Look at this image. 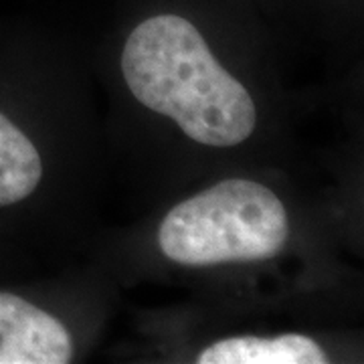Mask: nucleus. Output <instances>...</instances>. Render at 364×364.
I'll list each match as a JSON object with an SVG mask.
<instances>
[{"label": "nucleus", "mask_w": 364, "mask_h": 364, "mask_svg": "<svg viewBox=\"0 0 364 364\" xmlns=\"http://www.w3.org/2000/svg\"><path fill=\"white\" fill-rule=\"evenodd\" d=\"M289 237L284 203L259 182L227 178L182 200L158 229V243L181 265L263 261Z\"/></svg>", "instance_id": "f03ea898"}, {"label": "nucleus", "mask_w": 364, "mask_h": 364, "mask_svg": "<svg viewBox=\"0 0 364 364\" xmlns=\"http://www.w3.org/2000/svg\"><path fill=\"white\" fill-rule=\"evenodd\" d=\"M198 364H326L328 356L316 340L301 334L275 338H227L215 342L196 358Z\"/></svg>", "instance_id": "20e7f679"}, {"label": "nucleus", "mask_w": 364, "mask_h": 364, "mask_svg": "<svg viewBox=\"0 0 364 364\" xmlns=\"http://www.w3.org/2000/svg\"><path fill=\"white\" fill-rule=\"evenodd\" d=\"M73 342L51 314L0 291V364H67Z\"/></svg>", "instance_id": "7ed1b4c3"}, {"label": "nucleus", "mask_w": 364, "mask_h": 364, "mask_svg": "<svg viewBox=\"0 0 364 364\" xmlns=\"http://www.w3.org/2000/svg\"><path fill=\"white\" fill-rule=\"evenodd\" d=\"M43 162L35 144L0 114V207L16 205L35 193Z\"/></svg>", "instance_id": "39448f33"}, {"label": "nucleus", "mask_w": 364, "mask_h": 364, "mask_svg": "<svg viewBox=\"0 0 364 364\" xmlns=\"http://www.w3.org/2000/svg\"><path fill=\"white\" fill-rule=\"evenodd\" d=\"M122 71L140 104L172 117L195 142L227 148L255 130L253 97L182 16L158 14L136 26L122 53Z\"/></svg>", "instance_id": "f257e3e1"}]
</instances>
